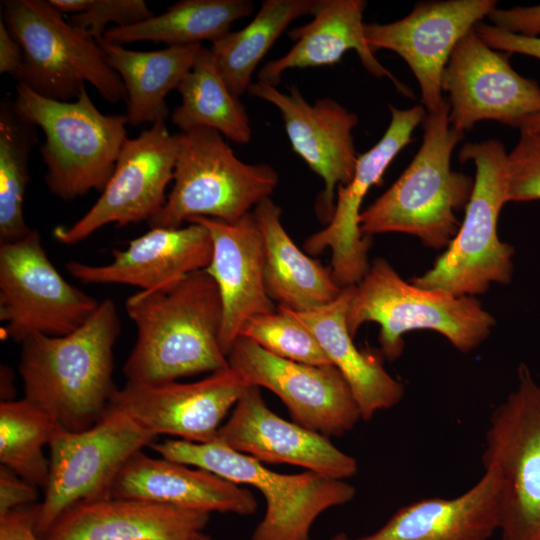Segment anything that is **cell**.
<instances>
[{
	"label": "cell",
	"mask_w": 540,
	"mask_h": 540,
	"mask_svg": "<svg viewBox=\"0 0 540 540\" xmlns=\"http://www.w3.org/2000/svg\"><path fill=\"white\" fill-rule=\"evenodd\" d=\"M217 440L260 462L295 465L340 480L358 472L357 461L328 437L270 410L257 386L246 389Z\"/></svg>",
	"instance_id": "20"
},
{
	"label": "cell",
	"mask_w": 540,
	"mask_h": 540,
	"mask_svg": "<svg viewBox=\"0 0 540 540\" xmlns=\"http://www.w3.org/2000/svg\"><path fill=\"white\" fill-rule=\"evenodd\" d=\"M125 308L137 329L122 369L127 382L167 383L229 367L220 344L222 302L206 270L141 290L126 300Z\"/></svg>",
	"instance_id": "1"
},
{
	"label": "cell",
	"mask_w": 540,
	"mask_h": 540,
	"mask_svg": "<svg viewBox=\"0 0 540 540\" xmlns=\"http://www.w3.org/2000/svg\"><path fill=\"white\" fill-rule=\"evenodd\" d=\"M508 200H540V132L520 130L518 141L508 153Z\"/></svg>",
	"instance_id": "37"
},
{
	"label": "cell",
	"mask_w": 540,
	"mask_h": 540,
	"mask_svg": "<svg viewBox=\"0 0 540 540\" xmlns=\"http://www.w3.org/2000/svg\"><path fill=\"white\" fill-rule=\"evenodd\" d=\"M495 0H439L417 3L412 11L387 24L365 23L373 53L398 54L415 76L427 113L447 106L442 76L459 41L496 8Z\"/></svg>",
	"instance_id": "15"
},
{
	"label": "cell",
	"mask_w": 540,
	"mask_h": 540,
	"mask_svg": "<svg viewBox=\"0 0 540 540\" xmlns=\"http://www.w3.org/2000/svg\"><path fill=\"white\" fill-rule=\"evenodd\" d=\"M38 142V127L16 112L6 95L0 103V244L26 237L23 202L30 180L29 158Z\"/></svg>",
	"instance_id": "33"
},
{
	"label": "cell",
	"mask_w": 540,
	"mask_h": 540,
	"mask_svg": "<svg viewBox=\"0 0 540 540\" xmlns=\"http://www.w3.org/2000/svg\"><path fill=\"white\" fill-rule=\"evenodd\" d=\"M499 525V479L494 471L484 469L461 495L413 502L373 533L349 540H489Z\"/></svg>",
	"instance_id": "25"
},
{
	"label": "cell",
	"mask_w": 540,
	"mask_h": 540,
	"mask_svg": "<svg viewBox=\"0 0 540 540\" xmlns=\"http://www.w3.org/2000/svg\"><path fill=\"white\" fill-rule=\"evenodd\" d=\"M493 26L514 34L540 37V5L495 8L488 16Z\"/></svg>",
	"instance_id": "39"
},
{
	"label": "cell",
	"mask_w": 540,
	"mask_h": 540,
	"mask_svg": "<svg viewBox=\"0 0 540 540\" xmlns=\"http://www.w3.org/2000/svg\"><path fill=\"white\" fill-rule=\"evenodd\" d=\"M449 122L462 133L482 120L520 128L540 113V87L518 74L507 53L489 47L473 28L453 50L442 76Z\"/></svg>",
	"instance_id": "16"
},
{
	"label": "cell",
	"mask_w": 540,
	"mask_h": 540,
	"mask_svg": "<svg viewBox=\"0 0 540 540\" xmlns=\"http://www.w3.org/2000/svg\"><path fill=\"white\" fill-rule=\"evenodd\" d=\"M181 104L171 114L180 132L208 128L246 144L252 128L245 107L219 74L210 48L202 46L191 70L177 88Z\"/></svg>",
	"instance_id": "32"
},
{
	"label": "cell",
	"mask_w": 540,
	"mask_h": 540,
	"mask_svg": "<svg viewBox=\"0 0 540 540\" xmlns=\"http://www.w3.org/2000/svg\"><path fill=\"white\" fill-rule=\"evenodd\" d=\"M180 133L174 184L150 228H179L200 217L235 223L270 198L279 182L273 167L241 161L216 130Z\"/></svg>",
	"instance_id": "9"
},
{
	"label": "cell",
	"mask_w": 540,
	"mask_h": 540,
	"mask_svg": "<svg viewBox=\"0 0 540 540\" xmlns=\"http://www.w3.org/2000/svg\"><path fill=\"white\" fill-rule=\"evenodd\" d=\"M248 92L278 108L293 151L322 178L324 188L317 198L316 212L327 224L338 187L348 184L354 173L358 155L353 130L358 115L332 98H319L311 104L296 86L283 93L258 81Z\"/></svg>",
	"instance_id": "18"
},
{
	"label": "cell",
	"mask_w": 540,
	"mask_h": 540,
	"mask_svg": "<svg viewBox=\"0 0 540 540\" xmlns=\"http://www.w3.org/2000/svg\"><path fill=\"white\" fill-rule=\"evenodd\" d=\"M35 505L0 516V540H41L34 529Z\"/></svg>",
	"instance_id": "41"
},
{
	"label": "cell",
	"mask_w": 540,
	"mask_h": 540,
	"mask_svg": "<svg viewBox=\"0 0 540 540\" xmlns=\"http://www.w3.org/2000/svg\"><path fill=\"white\" fill-rule=\"evenodd\" d=\"M60 426L44 410L27 399L0 403V462L22 479L45 488L49 477V459L45 445Z\"/></svg>",
	"instance_id": "34"
},
{
	"label": "cell",
	"mask_w": 540,
	"mask_h": 540,
	"mask_svg": "<svg viewBox=\"0 0 540 540\" xmlns=\"http://www.w3.org/2000/svg\"><path fill=\"white\" fill-rule=\"evenodd\" d=\"M352 287L343 288L335 300L314 310H289L315 335L331 364L349 385L361 419L367 421L378 411L397 405L405 389L386 371L380 359L355 346L346 322Z\"/></svg>",
	"instance_id": "27"
},
{
	"label": "cell",
	"mask_w": 540,
	"mask_h": 540,
	"mask_svg": "<svg viewBox=\"0 0 540 540\" xmlns=\"http://www.w3.org/2000/svg\"><path fill=\"white\" fill-rule=\"evenodd\" d=\"M517 377L490 415L482 462L500 483L501 540H540V384L524 364Z\"/></svg>",
	"instance_id": "10"
},
{
	"label": "cell",
	"mask_w": 540,
	"mask_h": 540,
	"mask_svg": "<svg viewBox=\"0 0 540 540\" xmlns=\"http://www.w3.org/2000/svg\"><path fill=\"white\" fill-rule=\"evenodd\" d=\"M210 233L213 251L205 269L214 279L222 302L220 344L227 356L251 318L275 309L265 285L263 237L250 212L235 223L195 218Z\"/></svg>",
	"instance_id": "21"
},
{
	"label": "cell",
	"mask_w": 540,
	"mask_h": 540,
	"mask_svg": "<svg viewBox=\"0 0 540 540\" xmlns=\"http://www.w3.org/2000/svg\"><path fill=\"white\" fill-rule=\"evenodd\" d=\"M240 336L287 360L316 366L331 364L312 331L281 306L249 319Z\"/></svg>",
	"instance_id": "35"
},
{
	"label": "cell",
	"mask_w": 540,
	"mask_h": 540,
	"mask_svg": "<svg viewBox=\"0 0 540 540\" xmlns=\"http://www.w3.org/2000/svg\"><path fill=\"white\" fill-rule=\"evenodd\" d=\"M474 29L489 47L497 51L523 54L540 60V37L510 33L482 21L478 22Z\"/></svg>",
	"instance_id": "38"
},
{
	"label": "cell",
	"mask_w": 540,
	"mask_h": 540,
	"mask_svg": "<svg viewBox=\"0 0 540 540\" xmlns=\"http://www.w3.org/2000/svg\"><path fill=\"white\" fill-rule=\"evenodd\" d=\"M121 332L113 300L75 331L33 335L21 345L19 373L25 399L48 413L61 429L79 432L101 419L117 390L113 349Z\"/></svg>",
	"instance_id": "2"
},
{
	"label": "cell",
	"mask_w": 540,
	"mask_h": 540,
	"mask_svg": "<svg viewBox=\"0 0 540 540\" xmlns=\"http://www.w3.org/2000/svg\"><path fill=\"white\" fill-rule=\"evenodd\" d=\"M328 540H349V537L345 533L341 532V533H338V534L332 536Z\"/></svg>",
	"instance_id": "45"
},
{
	"label": "cell",
	"mask_w": 540,
	"mask_h": 540,
	"mask_svg": "<svg viewBox=\"0 0 540 540\" xmlns=\"http://www.w3.org/2000/svg\"><path fill=\"white\" fill-rule=\"evenodd\" d=\"M187 466L138 451L116 477L111 497L144 499L207 513H255L257 501L250 490Z\"/></svg>",
	"instance_id": "24"
},
{
	"label": "cell",
	"mask_w": 540,
	"mask_h": 540,
	"mask_svg": "<svg viewBox=\"0 0 540 540\" xmlns=\"http://www.w3.org/2000/svg\"><path fill=\"white\" fill-rule=\"evenodd\" d=\"M38 497L37 487L22 479L16 473L0 467V516L10 511L26 507Z\"/></svg>",
	"instance_id": "40"
},
{
	"label": "cell",
	"mask_w": 540,
	"mask_h": 540,
	"mask_svg": "<svg viewBox=\"0 0 540 540\" xmlns=\"http://www.w3.org/2000/svg\"><path fill=\"white\" fill-rule=\"evenodd\" d=\"M23 66V50L5 22L0 20V74L8 73L14 78Z\"/></svg>",
	"instance_id": "42"
},
{
	"label": "cell",
	"mask_w": 540,
	"mask_h": 540,
	"mask_svg": "<svg viewBox=\"0 0 540 540\" xmlns=\"http://www.w3.org/2000/svg\"><path fill=\"white\" fill-rule=\"evenodd\" d=\"M319 0H265L251 22L211 45L216 68L233 94L240 97L269 49L295 19L313 15Z\"/></svg>",
	"instance_id": "31"
},
{
	"label": "cell",
	"mask_w": 540,
	"mask_h": 540,
	"mask_svg": "<svg viewBox=\"0 0 540 540\" xmlns=\"http://www.w3.org/2000/svg\"><path fill=\"white\" fill-rule=\"evenodd\" d=\"M14 374L6 366H1V402L14 400L15 388L13 382Z\"/></svg>",
	"instance_id": "43"
},
{
	"label": "cell",
	"mask_w": 540,
	"mask_h": 540,
	"mask_svg": "<svg viewBox=\"0 0 540 540\" xmlns=\"http://www.w3.org/2000/svg\"><path fill=\"white\" fill-rule=\"evenodd\" d=\"M458 158L461 163L473 161L476 168L464 220L434 265L410 282L454 296L475 297L493 284H509L513 276L514 248L498 236L499 215L509 202L508 153L501 141L489 139L464 144Z\"/></svg>",
	"instance_id": "4"
},
{
	"label": "cell",
	"mask_w": 540,
	"mask_h": 540,
	"mask_svg": "<svg viewBox=\"0 0 540 540\" xmlns=\"http://www.w3.org/2000/svg\"><path fill=\"white\" fill-rule=\"evenodd\" d=\"M13 105L45 135L40 152L54 196L68 201L103 191L127 139L126 115L100 112L85 87L77 99L58 101L18 83Z\"/></svg>",
	"instance_id": "6"
},
{
	"label": "cell",
	"mask_w": 540,
	"mask_h": 540,
	"mask_svg": "<svg viewBox=\"0 0 540 540\" xmlns=\"http://www.w3.org/2000/svg\"><path fill=\"white\" fill-rule=\"evenodd\" d=\"M68 21L96 40L103 37L107 25L130 26L145 21L154 13L144 0H49Z\"/></svg>",
	"instance_id": "36"
},
{
	"label": "cell",
	"mask_w": 540,
	"mask_h": 540,
	"mask_svg": "<svg viewBox=\"0 0 540 540\" xmlns=\"http://www.w3.org/2000/svg\"><path fill=\"white\" fill-rule=\"evenodd\" d=\"M99 304L62 277L36 229L18 241L0 244V320L5 337L22 343L36 334H69Z\"/></svg>",
	"instance_id": "12"
},
{
	"label": "cell",
	"mask_w": 540,
	"mask_h": 540,
	"mask_svg": "<svg viewBox=\"0 0 540 540\" xmlns=\"http://www.w3.org/2000/svg\"><path fill=\"white\" fill-rule=\"evenodd\" d=\"M365 8L364 0H319L313 19L289 32L294 46L284 56L263 65L258 81L277 86L286 70L333 65L354 50L370 74L390 79L401 93L412 96L369 48L364 32Z\"/></svg>",
	"instance_id": "26"
},
{
	"label": "cell",
	"mask_w": 540,
	"mask_h": 540,
	"mask_svg": "<svg viewBox=\"0 0 540 540\" xmlns=\"http://www.w3.org/2000/svg\"><path fill=\"white\" fill-rule=\"evenodd\" d=\"M180 139L181 133L171 134L165 121L152 124L135 138H127L98 200L71 226L56 227L54 237L62 244L74 245L108 224L119 228L148 222L166 202Z\"/></svg>",
	"instance_id": "13"
},
{
	"label": "cell",
	"mask_w": 540,
	"mask_h": 540,
	"mask_svg": "<svg viewBox=\"0 0 540 540\" xmlns=\"http://www.w3.org/2000/svg\"><path fill=\"white\" fill-rule=\"evenodd\" d=\"M151 447L165 459L259 490L265 498L266 511L251 540H309L312 525L322 513L350 502L356 494L355 487L345 480L316 472H274L219 440L194 443L171 439Z\"/></svg>",
	"instance_id": "8"
},
{
	"label": "cell",
	"mask_w": 540,
	"mask_h": 540,
	"mask_svg": "<svg viewBox=\"0 0 540 540\" xmlns=\"http://www.w3.org/2000/svg\"><path fill=\"white\" fill-rule=\"evenodd\" d=\"M250 385L232 368L192 383L133 384L117 389L109 407L144 430L194 443L217 441L221 422Z\"/></svg>",
	"instance_id": "19"
},
{
	"label": "cell",
	"mask_w": 540,
	"mask_h": 540,
	"mask_svg": "<svg viewBox=\"0 0 540 540\" xmlns=\"http://www.w3.org/2000/svg\"><path fill=\"white\" fill-rule=\"evenodd\" d=\"M519 130L540 132V113L526 119L520 126Z\"/></svg>",
	"instance_id": "44"
},
{
	"label": "cell",
	"mask_w": 540,
	"mask_h": 540,
	"mask_svg": "<svg viewBox=\"0 0 540 540\" xmlns=\"http://www.w3.org/2000/svg\"><path fill=\"white\" fill-rule=\"evenodd\" d=\"M389 110L391 119L383 136L358 156L349 183L338 187L330 221L303 244L304 250L311 255L330 249L329 267L341 288L359 283L370 266V237L364 236L359 226L363 200L369 190L380 183L394 158L412 141L413 131L427 115L420 105L408 109L390 105Z\"/></svg>",
	"instance_id": "17"
},
{
	"label": "cell",
	"mask_w": 540,
	"mask_h": 540,
	"mask_svg": "<svg viewBox=\"0 0 540 540\" xmlns=\"http://www.w3.org/2000/svg\"><path fill=\"white\" fill-rule=\"evenodd\" d=\"M110 67L120 76L127 93L128 124L151 125L169 116L168 93L177 89L191 70L201 44L135 51L121 44L97 40Z\"/></svg>",
	"instance_id": "29"
},
{
	"label": "cell",
	"mask_w": 540,
	"mask_h": 540,
	"mask_svg": "<svg viewBox=\"0 0 540 540\" xmlns=\"http://www.w3.org/2000/svg\"><path fill=\"white\" fill-rule=\"evenodd\" d=\"M157 436L113 407L92 427L59 429L49 445V477L44 500L35 505L34 529L41 537L67 508L111 497L116 477L127 461Z\"/></svg>",
	"instance_id": "11"
},
{
	"label": "cell",
	"mask_w": 540,
	"mask_h": 540,
	"mask_svg": "<svg viewBox=\"0 0 540 540\" xmlns=\"http://www.w3.org/2000/svg\"><path fill=\"white\" fill-rule=\"evenodd\" d=\"M253 11L254 4L249 0H182L140 23L108 28L102 38L121 45L137 41L162 42L168 47L205 40L214 43L230 32L236 20Z\"/></svg>",
	"instance_id": "30"
},
{
	"label": "cell",
	"mask_w": 540,
	"mask_h": 540,
	"mask_svg": "<svg viewBox=\"0 0 540 540\" xmlns=\"http://www.w3.org/2000/svg\"><path fill=\"white\" fill-rule=\"evenodd\" d=\"M193 540H212V538L203 532L200 535H198L196 538H194Z\"/></svg>",
	"instance_id": "46"
},
{
	"label": "cell",
	"mask_w": 540,
	"mask_h": 540,
	"mask_svg": "<svg viewBox=\"0 0 540 540\" xmlns=\"http://www.w3.org/2000/svg\"><path fill=\"white\" fill-rule=\"evenodd\" d=\"M346 322L353 338L364 323H377L380 351L389 361L401 356L403 335L410 331H435L455 349L468 353L481 345L496 325L495 317L475 297L454 296L406 282L380 257L352 287Z\"/></svg>",
	"instance_id": "5"
},
{
	"label": "cell",
	"mask_w": 540,
	"mask_h": 540,
	"mask_svg": "<svg viewBox=\"0 0 540 540\" xmlns=\"http://www.w3.org/2000/svg\"><path fill=\"white\" fill-rule=\"evenodd\" d=\"M212 251L209 231L193 222L179 228H150L129 241L125 249H113V259L108 264L97 266L70 260L65 267L83 283L124 284L150 290L205 270Z\"/></svg>",
	"instance_id": "22"
},
{
	"label": "cell",
	"mask_w": 540,
	"mask_h": 540,
	"mask_svg": "<svg viewBox=\"0 0 540 540\" xmlns=\"http://www.w3.org/2000/svg\"><path fill=\"white\" fill-rule=\"evenodd\" d=\"M423 140L417 153L397 180L360 214L364 236L404 233L433 249L447 247L461 222L456 214L465 209L474 179L451 168L455 147L464 133L449 122V105L427 113Z\"/></svg>",
	"instance_id": "3"
},
{
	"label": "cell",
	"mask_w": 540,
	"mask_h": 540,
	"mask_svg": "<svg viewBox=\"0 0 540 540\" xmlns=\"http://www.w3.org/2000/svg\"><path fill=\"white\" fill-rule=\"evenodd\" d=\"M1 9V19L23 50L18 83L46 98L73 101L87 82L107 102L126 101L124 84L98 41L49 0H5Z\"/></svg>",
	"instance_id": "7"
},
{
	"label": "cell",
	"mask_w": 540,
	"mask_h": 540,
	"mask_svg": "<svg viewBox=\"0 0 540 540\" xmlns=\"http://www.w3.org/2000/svg\"><path fill=\"white\" fill-rule=\"evenodd\" d=\"M210 513L155 501L108 497L63 511L41 540H193Z\"/></svg>",
	"instance_id": "23"
},
{
	"label": "cell",
	"mask_w": 540,
	"mask_h": 540,
	"mask_svg": "<svg viewBox=\"0 0 540 540\" xmlns=\"http://www.w3.org/2000/svg\"><path fill=\"white\" fill-rule=\"evenodd\" d=\"M227 360L249 385L277 395L296 423L307 429L326 437L341 436L361 419L349 385L332 364L287 360L242 336L232 345Z\"/></svg>",
	"instance_id": "14"
},
{
	"label": "cell",
	"mask_w": 540,
	"mask_h": 540,
	"mask_svg": "<svg viewBox=\"0 0 540 540\" xmlns=\"http://www.w3.org/2000/svg\"><path fill=\"white\" fill-rule=\"evenodd\" d=\"M264 243L265 285L271 298L295 312H306L335 300L342 288L330 267L305 254L281 222V208L270 198L253 210Z\"/></svg>",
	"instance_id": "28"
}]
</instances>
